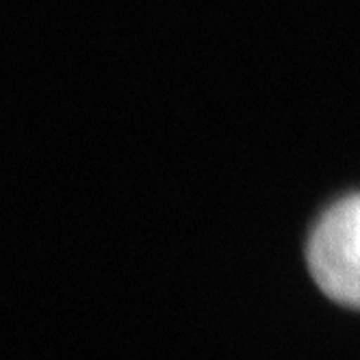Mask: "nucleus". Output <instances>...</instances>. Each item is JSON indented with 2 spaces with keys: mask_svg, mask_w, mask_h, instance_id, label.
I'll use <instances>...</instances> for the list:
<instances>
[{
  "mask_svg": "<svg viewBox=\"0 0 360 360\" xmlns=\"http://www.w3.org/2000/svg\"><path fill=\"white\" fill-rule=\"evenodd\" d=\"M306 259L330 300L360 308V195L339 202L319 219Z\"/></svg>",
  "mask_w": 360,
  "mask_h": 360,
  "instance_id": "nucleus-1",
  "label": "nucleus"
}]
</instances>
